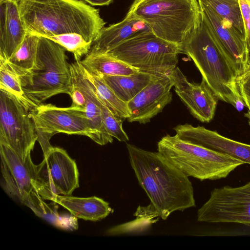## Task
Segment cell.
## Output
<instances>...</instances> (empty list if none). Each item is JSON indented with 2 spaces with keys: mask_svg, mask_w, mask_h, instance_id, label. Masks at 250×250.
Wrapping results in <instances>:
<instances>
[{
  "mask_svg": "<svg viewBox=\"0 0 250 250\" xmlns=\"http://www.w3.org/2000/svg\"><path fill=\"white\" fill-rule=\"evenodd\" d=\"M26 34L17 1L0 0V61H7Z\"/></svg>",
  "mask_w": 250,
  "mask_h": 250,
  "instance_id": "cell-18",
  "label": "cell"
},
{
  "mask_svg": "<svg viewBox=\"0 0 250 250\" xmlns=\"http://www.w3.org/2000/svg\"><path fill=\"white\" fill-rule=\"evenodd\" d=\"M130 165L150 204L163 220L175 211L195 207L192 183L159 152L126 144Z\"/></svg>",
  "mask_w": 250,
  "mask_h": 250,
  "instance_id": "cell-1",
  "label": "cell"
},
{
  "mask_svg": "<svg viewBox=\"0 0 250 250\" xmlns=\"http://www.w3.org/2000/svg\"><path fill=\"white\" fill-rule=\"evenodd\" d=\"M181 139L208 149L224 153L250 164V145L229 139L204 126L186 124L174 128Z\"/></svg>",
  "mask_w": 250,
  "mask_h": 250,
  "instance_id": "cell-16",
  "label": "cell"
},
{
  "mask_svg": "<svg viewBox=\"0 0 250 250\" xmlns=\"http://www.w3.org/2000/svg\"><path fill=\"white\" fill-rule=\"evenodd\" d=\"M39 36L27 33L22 43L7 61L11 67L22 77L33 68L36 59Z\"/></svg>",
  "mask_w": 250,
  "mask_h": 250,
  "instance_id": "cell-24",
  "label": "cell"
},
{
  "mask_svg": "<svg viewBox=\"0 0 250 250\" xmlns=\"http://www.w3.org/2000/svg\"><path fill=\"white\" fill-rule=\"evenodd\" d=\"M87 2L92 6L108 5L112 3L114 0H81Z\"/></svg>",
  "mask_w": 250,
  "mask_h": 250,
  "instance_id": "cell-32",
  "label": "cell"
},
{
  "mask_svg": "<svg viewBox=\"0 0 250 250\" xmlns=\"http://www.w3.org/2000/svg\"><path fill=\"white\" fill-rule=\"evenodd\" d=\"M158 151L188 177L200 181L226 178L246 164L224 153L167 134L158 142Z\"/></svg>",
  "mask_w": 250,
  "mask_h": 250,
  "instance_id": "cell-6",
  "label": "cell"
},
{
  "mask_svg": "<svg viewBox=\"0 0 250 250\" xmlns=\"http://www.w3.org/2000/svg\"><path fill=\"white\" fill-rule=\"evenodd\" d=\"M0 89L17 97L31 111L35 109L24 96L19 75L7 61H0Z\"/></svg>",
  "mask_w": 250,
  "mask_h": 250,
  "instance_id": "cell-27",
  "label": "cell"
},
{
  "mask_svg": "<svg viewBox=\"0 0 250 250\" xmlns=\"http://www.w3.org/2000/svg\"><path fill=\"white\" fill-rule=\"evenodd\" d=\"M248 111L244 114L245 117L248 119V123L250 125V107H248Z\"/></svg>",
  "mask_w": 250,
  "mask_h": 250,
  "instance_id": "cell-33",
  "label": "cell"
},
{
  "mask_svg": "<svg viewBox=\"0 0 250 250\" xmlns=\"http://www.w3.org/2000/svg\"><path fill=\"white\" fill-rule=\"evenodd\" d=\"M15 0V1H17V0Z\"/></svg>",
  "mask_w": 250,
  "mask_h": 250,
  "instance_id": "cell-35",
  "label": "cell"
},
{
  "mask_svg": "<svg viewBox=\"0 0 250 250\" xmlns=\"http://www.w3.org/2000/svg\"><path fill=\"white\" fill-rule=\"evenodd\" d=\"M182 53L194 62L215 96L240 111L246 104L240 94L237 73L221 45L202 19L182 45Z\"/></svg>",
  "mask_w": 250,
  "mask_h": 250,
  "instance_id": "cell-3",
  "label": "cell"
},
{
  "mask_svg": "<svg viewBox=\"0 0 250 250\" xmlns=\"http://www.w3.org/2000/svg\"><path fill=\"white\" fill-rule=\"evenodd\" d=\"M172 75L174 90L190 113L199 121L209 123L214 116L218 99L206 82H188L178 67Z\"/></svg>",
  "mask_w": 250,
  "mask_h": 250,
  "instance_id": "cell-15",
  "label": "cell"
},
{
  "mask_svg": "<svg viewBox=\"0 0 250 250\" xmlns=\"http://www.w3.org/2000/svg\"><path fill=\"white\" fill-rule=\"evenodd\" d=\"M85 71L98 96L104 104L118 117L122 119L129 118L130 112L127 103L121 100L100 76L90 74L85 70Z\"/></svg>",
  "mask_w": 250,
  "mask_h": 250,
  "instance_id": "cell-25",
  "label": "cell"
},
{
  "mask_svg": "<svg viewBox=\"0 0 250 250\" xmlns=\"http://www.w3.org/2000/svg\"><path fill=\"white\" fill-rule=\"evenodd\" d=\"M161 75H164L139 70L129 75L98 76L103 80L121 100L127 103L153 80Z\"/></svg>",
  "mask_w": 250,
  "mask_h": 250,
  "instance_id": "cell-21",
  "label": "cell"
},
{
  "mask_svg": "<svg viewBox=\"0 0 250 250\" xmlns=\"http://www.w3.org/2000/svg\"><path fill=\"white\" fill-rule=\"evenodd\" d=\"M198 1L202 20L218 41L239 78L248 70L245 39L229 22L218 15L206 4Z\"/></svg>",
  "mask_w": 250,
  "mask_h": 250,
  "instance_id": "cell-12",
  "label": "cell"
},
{
  "mask_svg": "<svg viewBox=\"0 0 250 250\" xmlns=\"http://www.w3.org/2000/svg\"><path fill=\"white\" fill-rule=\"evenodd\" d=\"M35 165V189L44 200L53 201L58 195H70L79 188L75 161L62 148L52 146Z\"/></svg>",
  "mask_w": 250,
  "mask_h": 250,
  "instance_id": "cell-9",
  "label": "cell"
},
{
  "mask_svg": "<svg viewBox=\"0 0 250 250\" xmlns=\"http://www.w3.org/2000/svg\"><path fill=\"white\" fill-rule=\"evenodd\" d=\"M172 73L158 76L127 103L130 112L128 122L148 123L171 102Z\"/></svg>",
  "mask_w": 250,
  "mask_h": 250,
  "instance_id": "cell-14",
  "label": "cell"
},
{
  "mask_svg": "<svg viewBox=\"0 0 250 250\" xmlns=\"http://www.w3.org/2000/svg\"><path fill=\"white\" fill-rule=\"evenodd\" d=\"M150 31L145 21L125 17L119 22L104 27L93 42L89 52L106 53L126 40Z\"/></svg>",
  "mask_w": 250,
  "mask_h": 250,
  "instance_id": "cell-19",
  "label": "cell"
},
{
  "mask_svg": "<svg viewBox=\"0 0 250 250\" xmlns=\"http://www.w3.org/2000/svg\"><path fill=\"white\" fill-rule=\"evenodd\" d=\"M182 51L181 46L150 31L126 40L106 53L140 71L166 75L177 67Z\"/></svg>",
  "mask_w": 250,
  "mask_h": 250,
  "instance_id": "cell-7",
  "label": "cell"
},
{
  "mask_svg": "<svg viewBox=\"0 0 250 250\" xmlns=\"http://www.w3.org/2000/svg\"><path fill=\"white\" fill-rule=\"evenodd\" d=\"M125 17L145 21L157 36L182 47L202 21L198 0H134Z\"/></svg>",
  "mask_w": 250,
  "mask_h": 250,
  "instance_id": "cell-4",
  "label": "cell"
},
{
  "mask_svg": "<svg viewBox=\"0 0 250 250\" xmlns=\"http://www.w3.org/2000/svg\"><path fill=\"white\" fill-rule=\"evenodd\" d=\"M27 33L48 37L77 33L93 42L105 22L81 0H17Z\"/></svg>",
  "mask_w": 250,
  "mask_h": 250,
  "instance_id": "cell-2",
  "label": "cell"
},
{
  "mask_svg": "<svg viewBox=\"0 0 250 250\" xmlns=\"http://www.w3.org/2000/svg\"><path fill=\"white\" fill-rule=\"evenodd\" d=\"M99 99L103 124L108 133L120 142L128 141V137L123 128L122 118L114 114Z\"/></svg>",
  "mask_w": 250,
  "mask_h": 250,
  "instance_id": "cell-29",
  "label": "cell"
},
{
  "mask_svg": "<svg viewBox=\"0 0 250 250\" xmlns=\"http://www.w3.org/2000/svg\"><path fill=\"white\" fill-rule=\"evenodd\" d=\"M52 202L68 210L76 218L96 221L113 212L109 203L96 196L77 197L70 195H57Z\"/></svg>",
  "mask_w": 250,
  "mask_h": 250,
  "instance_id": "cell-20",
  "label": "cell"
},
{
  "mask_svg": "<svg viewBox=\"0 0 250 250\" xmlns=\"http://www.w3.org/2000/svg\"><path fill=\"white\" fill-rule=\"evenodd\" d=\"M80 63L88 73L96 76L129 75L139 70L106 53L89 52Z\"/></svg>",
  "mask_w": 250,
  "mask_h": 250,
  "instance_id": "cell-22",
  "label": "cell"
},
{
  "mask_svg": "<svg viewBox=\"0 0 250 250\" xmlns=\"http://www.w3.org/2000/svg\"><path fill=\"white\" fill-rule=\"evenodd\" d=\"M1 186L11 198L22 203L35 189V165L30 155L22 161L6 145L0 143Z\"/></svg>",
  "mask_w": 250,
  "mask_h": 250,
  "instance_id": "cell-13",
  "label": "cell"
},
{
  "mask_svg": "<svg viewBox=\"0 0 250 250\" xmlns=\"http://www.w3.org/2000/svg\"><path fill=\"white\" fill-rule=\"evenodd\" d=\"M250 5V0H247Z\"/></svg>",
  "mask_w": 250,
  "mask_h": 250,
  "instance_id": "cell-34",
  "label": "cell"
},
{
  "mask_svg": "<svg viewBox=\"0 0 250 250\" xmlns=\"http://www.w3.org/2000/svg\"><path fill=\"white\" fill-rule=\"evenodd\" d=\"M71 52L76 61H81L82 57L90 51L92 42L86 41L81 35L77 33H66L46 37Z\"/></svg>",
  "mask_w": 250,
  "mask_h": 250,
  "instance_id": "cell-28",
  "label": "cell"
},
{
  "mask_svg": "<svg viewBox=\"0 0 250 250\" xmlns=\"http://www.w3.org/2000/svg\"><path fill=\"white\" fill-rule=\"evenodd\" d=\"M36 141L29 109L15 96L0 89V143L8 146L24 161Z\"/></svg>",
  "mask_w": 250,
  "mask_h": 250,
  "instance_id": "cell-8",
  "label": "cell"
},
{
  "mask_svg": "<svg viewBox=\"0 0 250 250\" xmlns=\"http://www.w3.org/2000/svg\"><path fill=\"white\" fill-rule=\"evenodd\" d=\"M69 95L72 100L71 105L85 109V98L81 90L72 82Z\"/></svg>",
  "mask_w": 250,
  "mask_h": 250,
  "instance_id": "cell-31",
  "label": "cell"
},
{
  "mask_svg": "<svg viewBox=\"0 0 250 250\" xmlns=\"http://www.w3.org/2000/svg\"><path fill=\"white\" fill-rule=\"evenodd\" d=\"M22 204L30 208L38 216L58 228L73 230L78 228L76 217L74 215L62 217L58 212L56 203L47 204L34 189L23 201Z\"/></svg>",
  "mask_w": 250,
  "mask_h": 250,
  "instance_id": "cell-23",
  "label": "cell"
},
{
  "mask_svg": "<svg viewBox=\"0 0 250 250\" xmlns=\"http://www.w3.org/2000/svg\"><path fill=\"white\" fill-rule=\"evenodd\" d=\"M72 82L83 93L86 100L85 114L94 142L105 145L113 142V137L106 130L102 120L99 99L91 82L88 78L80 61L70 64Z\"/></svg>",
  "mask_w": 250,
  "mask_h": 250,
  "instance_id": "cell-17",
  "label": "cell"
},
{
  "mask_svg": "<svg viewBox=\"0 0 250 250\" xmlns=\"http://www.w3.org/2000/svg\"><path fill=\"white\" fill-rule=\"evenodd\" d=\"M229 22L246 40V31L239 0H199Z\"/></svg>",
  "mask_w": 250,
  "mask_h": 250,
  "instance_id": "cell-26",
  "label": "cell"
},
{
  "mask_svg": "<svg viewBox=\"0 0 250 250\" xmlns=\"http://www.w3.org/2000/svg\"><path fill=\"white\" fill-rule=\"evenodd\" d=\"M238 85L246 107H250V69L238 78Z\"/></svg>",
  "mask_w": 250,
  "mask_h": 250,
  "instance_id": "cell-30",
  "label": "cell"
},
{
  "mask_svg": "<svg viewBox=\"0 0 250 250\" xmlns=\"http://www.w3.org/2000/svg\"><path fill=\"white\" fill-rule=\"evenodd\" d=\"M65 50L52 40L39 36L34 65L20 77L24 96L34 108L57 94L69 95L72 77Z\"/></svg>",
  "mask_w": 250,
  "mask_h": 250,
  "instance_id": "cell-5",
  "label": "cell"
},
{
  "mask_svg": "<svg viewBox=\"0 0 250 250\" xmlns=\"http://www.w3.org/2000/svg\"><path fill=\"white\" fill-rule=\"evenodd\" d=\"M30 116L43 155L52 147L51 138L58 133L83 135L92 139L83 109L72 105L61 107L42 104L30 111Z\"/></svg>",
  "mask_w": 250,
  "mask_h": 250,
  "instance_id": "cell-10",
  "label": "cell"
},
{
  "mask_svg": "<svg viewBox=\"0 0 250 250\" xmlns=\"http://www.w3.org/2000/svg\"><path fill=\"white\" fill-rule=\"evenodd\" d=\"M197 221L250 225V182L239 187L214 188L198 210Z\"/></svg>",
  "mask_w": 250,
  "mask_h": 250,
  "instance_id": "cell-11",
  "label": "cell"
}]
</instances>
